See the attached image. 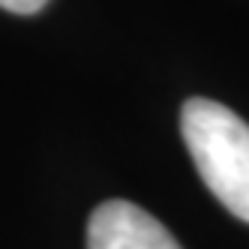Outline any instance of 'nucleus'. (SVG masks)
<instances>
[{"label": "nucleus", "mask_w": 249, "mask_h": 249, "mask_svg": "<svg viewBox=\"0 0 249 249\" xmlns=\"http://www.w3.org/2000/svg\"><path fill=\"white\" fill-rule=\"evenodd\" d=\"M180 132L216 201L249 222V126L222 102L189 99L180 111Z\"/></svg>", "instance_id": "f257e3e1"}, {"label": "nucleus", "mask_w": 249, "mask_h": 249, "mask_svg": "<svg viewBox=\"0 0 249 249\" xmlns=\"http://www.w3.org/2000/svg\"><path fill=\"white\" fill-rule=\"evenodd\" d=\"M87 249H180L168 228L132 201H105L87 222Z\"/></svg>", "instance_id": "f03ea898"}, {"label": "nucleus", "mask_w": 249, "mask_h": 249, "mask_svg": "<svg viewBox=\"0 0 249 249\" xmlns=\"http://www.w3.org/2000/svg\"><path fill=\"white\" fill-rule=\"evenodd\" d=\"M48 0H0V6L6 12H15V15H30V12H39Z\"/></svg>", "instance_id": "7ed1b4c3"}]
</instances>
